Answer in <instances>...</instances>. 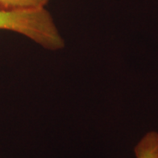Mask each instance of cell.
<instances>
[{
	"label": "cell",
	"mask_w": 158,
	"mask_h": 158,
	"mask_svg": "<svg viewBox=\"0 0 158 158\" xmlns=\"http://www.w3.org/2000/svg\"><path fill=\"white\" fill-rule=\"evenodd\" d=\"M135 158H158V132L149 131L135 147Z\"/></svg>",
	"instance_id": "2"
},
{
	"label": "cell",
	"mask_w": 158,
	"mask_h": 158,
	"mask_svg": "<svg viewBox=\"0 0 158 158\" xmlns=\"http://www.w3.org/2000/svg\"><path fill=\"white\" fill-rule=\"evenodd\" d=\"M0 29L22 34L48 50H59L65 45L54 19L46 9L30 11L0 9Z\"/></svg>",
	"instance_id": "1"
},
{
	"label": "cell",
	"mask_w": 158,
	"mask_h": 158,
	"mask_svg": "<svg viewBox=\"0 0 158 158\" xmlns=\"http://www.w3.org/2000/svg\"><path fill=\"white\" fill-rule=\"evenodd\" d=\"M50 0H0V9L10 11H30L46 9Z\"/></svg>",
	"instance_id": "3"
}]
</instances>
